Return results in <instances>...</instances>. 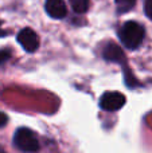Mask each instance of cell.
<instances>
[{
	"instance_id": "1",
	"label": "cell",
	"mask_w": 152,
	"mask_h": 153,
	"mask_svg": "<svg viewBox=\"0 0 152 153\" xmlns=\"http://www.w3.org/2000/svg\"><path fill=\"white\" fill-rule=\"evenodd\" d=\"M120 40L127 48L136 50L144 39V28L136 22H127L118 32Z\"/></svg>"
},
{
	"instance_id": "2",
	"label": "cell",
	"mask_w": 152,
	"mask_h": 153,
	"mask_svg": "<svg viewBox=\"0 0 152 153\" xmlns=\"http://www.w3.org/2000/svg\"><path fill=\"white\" fill-rule=\"evenodd\" d=\"M13 144L16 148L26 153H35L39 151V141L35 133L28 128H19L13 136Z\"/></svg>"
},
{
	"instance_id": "3",
	"label": "cell",
	"mask_w": 152,
	"mask_h": 153,
	"mask_svg": "<svg viewBox=\"0 0 152 153\" xmlns=\"http://www.w3.org/2000/svg\"><path fill=\"white\" fill-rule=\"evenodd\" d=\"M125 105V95L118 91H108L100 98V106L107 111L120 110Z\"/></svg>"
},
{
	"instance_id": "4",
	"label": "cell",
	"mask_w": 152,
	"mask_h": 153,
	"mask_svg": "<svg viewBox=\"0 0 152 153\" xmlns=\"http://www.w3.org/2000/svg\"><path fill=\"white\" fill-rule=\"evenodd\" d=\"M18 42L27 53H34L39 47V38L31 28H23L18 34Z\"/></svg>"
},
{
	"instance_id": "5",
	"label": "cell",
	"mask_w": 152,
	"mask_h": 153,
	"mask_svg": "<svg viewBox=\"0 0 152 153\" xmlns=\"http://www.w3.org/2000/svg\"><path fill=\"white\" fill-rule=\"evenodd\" d=\"M46 11L54 19H63L67 15V8L63 0H46Z\"/></svg>"
},
{
	"instance_id": "6",
	"label": "cell",
	"mask_w": 152,
	"mask_h": 153,
	"mask_svg": "<svg viewBox=\"0 0 152 153\" xmlns=\"http://www.w3.org/2000/svg\"><path fill=\"white\" fill-rule=\"evenodd\" d=\"M102 54H104V58L107 59V61L117 62V63L123 62L124 58H125V55H124L121 47L118 45H116V43H108V45L105 46L104 53Z\"/></svg>"
},
{
	"instance_id": "7",
	"label": "cell",
	"mask_w": 152,
	"mask_h": 153,
	"mask_svg": "<svg viewBox=\"0 0 152 153\" xmlns=\"http://www.w3.org/2000/svg\"><path fill=\"white\" fill-rule=\"evenodd\" d=\"M72 8L77 13H83L89 8V0H69Z\"/></svg>"
},
{
	"instance_id": "8",
	"label": "cell",
	"mask_w": 152,
	"mask_h": 153,
	"mask_svg": "<svg viewBox=\"0 0 152 153\" xmlns=\"http://www.w3.org/2000/svg\"><path fill=\"white\" fill-rule=\"evenodd\" d=\"M115 1L118 8V12H128L129 10L135 7L136 0H115Z\"/></svg>"
},
{
	"instance_id": "9",
	"label": "cell",
	"mask_w": 152,
	"mask_h": 153,
	"mask_svg": "<svg viewBox=\"0 0 152 153\" xmlns=\"http://www.w3.org/2000/svg\"><path fill=\"white\" fill-rule=\"evenodd\" d=\"M144 12L152 20V0H145L144 3Z\"/></svg>"
},
{
	"instance_id": "10",
	"label": "cell",
	"mask_w": 152,
	"mask_h": 153,
	"mask_svg": "<svg viewBox=\"0 0 152 153\" xmlns=\"http://www.w3.org/2000/svg\"><path fill=\"white\" fill-rule=\"evenodd\" d=\"M11 56V53L8 50H0V65L7 62Z\"/></svg>"
},
{
	"instance_id": "11",
	"label": "cell",
	"mask_w": 152,
	"mask_h": 153,
	"mask_svg": "<svg viewBox=\"0 0 152 153\" xmlns=\"http://www.w3.org/2000/svg\"><path fill=\"white\" fill-rule=\"evenodd\" d=\"M8 122V117L5 113H3V111H0V128L1 126H5Z\"/></svg>"
},
{
	"instance_id": "12",
	"label": "cell",
	"mask_w": 152,
	"mask_h": 153,
	"mask_svg": "<svg viewBox=\"0 0 152 153\" xmlns=\"http://www.w3.org/2000/svg\"><path fill=\"white\" fill-rule=\"evenodd\" d=\"M0 153H5V151L3 149V146H1V145H0Z\"/></svg>"
},
{
	"instance_id": "13",
	"label": "cell",
	"mask_w": 152,
	"mask_h": 153,
	"mask_svg": "<svg viewBox=\"0 0 152 153\" xmlns=\"http://www.w3.org/2000/svg\"><path fill=\"white\" fill-rule=\"evenodd\" d=\"M0 35H3V32H1V30H0Z\"/></svg>"
}]
</instances>
